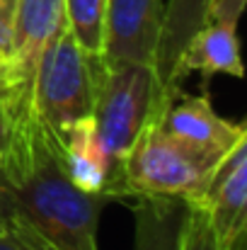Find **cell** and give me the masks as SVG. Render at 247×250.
Masks as SVG:
<instances>
[{"instance_id":"obj_1","label":"cell","mask_w":247,"mask_h":250,"mask_svg":"<svg viewBox=\"0 0 247 250\" xmlns=\"http://www.w3.org/2000/svg\"><path fill=\"white\" fill-rule=\"evenodd\" d=\"M0 153V187L49 250H99V216L114 199L73 185L58 139L34 109L10 114Z\"/></svg>"},{"instance_id":"obj_2","label":"cell","mask_w":247,"mask_h":250,"mask_svg":"<svg viewBox=\"0 0 247 250\" xmlns=\"http://www.w3.org/2000/svg\"><path fill=\"white\" fill-rule=\"evenodd\" d=\"M170 102L165 100L155 66L107 61L97 63L92 122L102 151L112 167V197L119 199V175L126 153L141 131L163 117Z\"/></svg>"},{"instance_id":"obj_3","label":"cell","mask_w":247,"mask_h":250,"mask_svg":"<svg viewBox=\"0 0 247 250\" xmlns=\"http://www.w3.org/2000/svg\"><path fill=\"white\" fill-rule=\"evenodd\" d=\"M160 119H153L126 153L119 175V199L148 194L199 202L226 156L189 146L165 131Z\"/></svg>"},{"instance_id":"obj_4","label":"cell","mask_w":247,"mask_h":250,"mask_svg":"<svg viewBox=\"0 0 247 250\" xmlns=\"http://www.w3.org/2000/svg\"><path fill=\"white\" fill-rule=\"evenodd\" d=\"M99 59L90 56L76 42L66 20L41 51L32 81V107L56 139H63L76 122L92 117Z\"/></svg>"},{"instance_id":"obj_5","label":"cell","mask_w":247,"mask_h":250,"mask_svg":"<svg viewBox=\"0 0 247 250\" xmlns=\"http://www.w3.org/2000/svg\"><path fill=\"white\" fill-rule=\"evenodd\" d=\"M201 209L218 250H247V139L216 167L209 187L191 202Z\"/></svg>"},{"instance_id":"obj_6","label":"cell","mask_w":247,"mask_h":250,"mask_svg":"<svg viewBox=\"0 0 247 250\" xmlns=\"http://www.w3.org/2000/svg\"><path fill=\"white\" fill-rule=\"evenodd\" d=\"M163 0H107L104 59L155 66L163 37Z\"/></svg>"},{"instance_id":"obj_7","label":"cell","mask_w":247,"mask_h":250,"mask_svg":"<svg viewBox=\"0 0 247 250\" xmlns=\"http://www.w3.org/2000/svg\"><path fill=\"white\" fill-rule=\"evenodd\" d=\"M63 20V0H17L12 61L7 68V83L12 87L15 100L32 102V81L37 63Z\"/></svg>"},{"instance_id":"obj_8","label":"cell","mask_w":247,"mask_h":250,"mask_svg":"<svg viewBox=\"0 0 247 250\" xmlns=\"http://www.w3.org/2000/svg\"><path fill=\"white\" fill-rule=\"evenodd\" d=\"M238 20L240 15H230V12H216L206 17V22L189 39V44L184 46L177 61L174 78H172V87L177 95L182 92V85L189 78V73H201L204 83L218 73L230 78H243Z\"/></svg>"},{"instance_id":"obj_9","label":"cell","mask_w":247,"mask_h":250,"mask_svg":"<svg viewBox=\"0 0 247 250\" xmlns=\"http://www.w3.org/2000/svg\"><path fill=\"white\" fill-rule=\"evenodd\" d=\"M160 124L172 136L187 141L194 148L228 156V151L247 139L245 122H230L223 119L206 92L201 95H177L170 107L165 109Z\"/></svg>"},{"instance_id":"obj_10","label":"cell","mask_w":247,"mask_h":250,"mask_svg":"<svg viewBox=\"0 0 247 250\" xmlns=\"http://www.w3.org/2000/svg\"><path fill=\"white\" fill-rule=\"evenodd\" d=\"M133 250H184L189 202L182 197H131Z\"/></svg>"},{"instance_id":"obj_11","label":"cell","mask_w":247,"mask_h":250,"mask_svg":"<svg viewBox=\"0 0 247 250\" xmlns=\"http://www.w3.org/2000/svg\"><path fill=\"white\" fill-rule=\"evenodd\" d=\"M58 144H61V161H63L68 177L73 180V185L80 187L82 192L112 197V189H109L112 187V167H109V161L97 139L92 117L76 122L63 134V139H58Z\"/></svg>"},{"instance_id":"obj_12","label":"cell","mask_w":247,"mask_h":250,"mask_svg":"<svg viewBox=\"0 0 247 250\" xmlns=\"http://www.w3.org/2000/svg\"><path fill=\"white\" fill-rule=\"evenodd\" d=\"M209 7H211V0H167L165 2L163 37H160V46H158L155 73H158V81H160L167 102H172L177 97V92L172 87L177 61H179L184 46L189 44V39L206 22Z\"/></svg>"},{"instance_id":"obj_13","label":"cell","mask_w":247,"mask_h":250,"mask_svg":"<svg viewBox=\"0 0 247 250\" xmlns=\"http://www.w3.org/2000/svg\"><path fill=\"white\" fill-rule=\"evenodd\" d=\"M63 12L76 42L90 56H102L107 0H63Z\"/></svg>"},{"instance_id":"obj_14","label":"cell","mask_w":247,"mask_h":250,"mask_svg":"<svg viewBox=\"0 0 247 250\" xmlns=\"http://www.w3.org/2000/svg\"><path fill=\"white\" fill-rule=\"evenodd\" d=\"M15 10H17V0H0V76L5 78H7V68L12 61Z\"/></svg>"},{"instance_id":"obj_15","label":"cell","mask_w":247,"mask_h":250,"mask_svg":"<svg viewBox=\"0 0 247 250\" xmlns=\"http://www.w3.org/2000/svg\"><path fill=\"white\" fill-rule=\"evenodd\" d=\"M184 250H218L209 233L201 209L194 207L191 202H189V216H187V231H184Z\"/></svg>"},{"instance_id":"obj_16","label":"cell","mask_w":247,"mask_h":250,"mask_svg":"<svg viewBox=\"0 0 247 250\" xmlns=\"http://www.w3.org/2000/svg\"><path fill=\"white\" fill-rule=\"evenodd\" d=\"M10 114H12V87L5 76H0V148H2L5 136H7Z\"/></svg>"},{"instance_id":"obj_17","label":"cell","mask_w":247,"mask_h":250,"mask_svg":"<svg viewBox=\"0 0 247 250\" xmlns=\"http://www.w3.org/2000/svg\"><path fill=\"white\" fill-rule=\"evenodd\" d=\"M17 219H19V211L15 209V204H12V199L7 197V192L0 187V233L10 231Z\"/></svg>"},{"instance_id":"obj_18","label":"cell","mask_w":247,"mask_h":250,"mask_svg":"<svg viewBox=\"0 0 247 250\" xmlns=\"http://www.w3.org/2000/svg\"><path fill=\"white\" fill-rule=\"evenodd\" d=\"M0 250H37V248H29V246L19 243L17 238H12L7 233H0Z\"/></svg>"},{"instance_id":"obj_19","label":"cell","mask_w":247,"mask_h":250,"mask_svg":"<svg viewBox=\"0 0 247 250\" xmlns=\"http://www.w3.org/2000/svg\"><path fill=\"white\" fill-rule=\"evenodd\" d=\"M211 2H213V0H211Z\"/></svg>"},{"instance_id":"obj_20","label":"cell","mask_w":247,"mask_h":250,"mask_svg":"<svg viewBox=\"0 0 247 250\" xmlns=\"http://www.w3.org/2000/svg\"><path fill=\"white\" fill-rule=\"evenodd\" d=\"M0 156H2V153H0Z\"/></svg>"}]
</instances>
